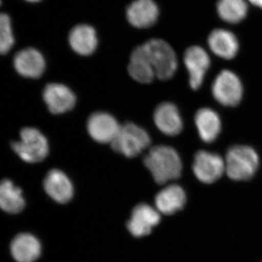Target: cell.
<instances>
[{
    "mask_svg": "<svg viewBox=\"0 0 262 262\" xmlns=\"http://www.w3.org/2000/svg\"><path fill=\"white\" fill-rule=\"evenodd\" d=\"M215 100L225 106H237L242 100L244 87L237 75L232 71L224 70L217 75L212 84Z\"/></svg>",
    "mask_w": 262,
    "mask_h": 262,
    "instance_id": "obj_6",
    "label": "cell"
},
{
    "mask_svg": "<svg viewBox=\"0 0 262 262\" xmlns=\"http://www.w3.org/2000/svg\"><path fill=\"white\" fill-rule=\"evenodd\" d=\"M142 46L156 77L161 80L173 77L178 69L179 59L170 42L161 38H151Z\"/></svg>",
    "mask_w": 262,
    "mask_h": 262,
    "instance_id": "obj_2",
    "label": "cell"
},
{
    "mask_svg": "<svg viewBox=\"0 0 262 262\" xmlns=\"http://www.w3.org/2000/svg\"><path fill=\"white\" fill-rule=\"evenodd\" d=\"M194 123L201 140L208 144L216 140L222 130L220 115L212 108L198 110L194 115Z\"/></svg>",
    "mask_w": 262,
    "mask_h": 262,
    "instance_id": "obj_20",
    "label": "cell"
},
{
    "mask_svg": "<svg viewBox=\"0 0 262 262\" xmlns=\"http://www.w3.org/2000/svg\"><path fill=\"white\" fill-rule=\"evenodd\" d=\"M250 5L247 0H215V16L226 25L244 24L250 16Z\"/></svg>",
    "mask_w": 262,
    "mask_h": 262,
    "instance_id": "obj_14",
    "label": "cell"
},
{
    "mask_svg": "<svg viewBox=\"0 0 262 262\" xmlns=\"http://www.w3.org/2000/svg\"><path fill=\"white\" fill-rule=\"evenodd\" d=\"M127 70L129 75L141 83H149L156 77L142 44L131 51Z\"/></svg>",
    "mask_w": 262,
    "mask_h": 262,
    "instance_id": "obj_22",
    "label": "cell"
},
{
    "mask_svg": "<svg viewBox=\"0 0 262 262\" xmlns=\"http://www.w3.org/2000/svg\"><path fill=\"white\" fill-rule=\"evenodd\" d=\"M88 131L94 140L101 144L112 143L120 128L116 119L103 112L93 114L87 123Z\"/></svg>",
    "mask_w": 262,
    "mask_h": 262,
    "instance_id": "obj_15",
    "label": "cell"
},
{
    "mask_svg": "<svg viewBox=\"0 0 262 262\" xmlns=\"http://www.w3.org/2000/svg\"><path fill=\"white\" fill-rule=\"evenodd\" d=\"M41 251L40 242L32 234H19L10 244V252L17 262H34L40 256Z\"/></svg>",
    "mask_w": 262,
    "mask_h": 262,
    "instance_id": "obj_19",
    "label": "cell"
},
{
    "mask_svg": "<svg viewBox=\"0 0 262 262\" xmlns=\"http://www.w3.org/2000/svg\"><path fill=\"white\" fill-rule=\"evenodd\" d=\"M192 170L200 182L212 184L225 173V159L217 153L201 150L194 155Z\"/></svg>",
    "mask_w": 262,
    "mask_h": 262,
    "instance_id": "obj_10",
    "label": "cell"
},
{
    "mask_svg": "<svg viewBox=\"0 0 262 262\" xmlns=\"http://www.w3.org/2000/svg\"><path fill=\"white\" fill-rule=\"evenodd\" d=\"M20 141H13V151L26 163H37L47 158L49 145L46 136L38 129L25 127L20 134Z\"/></svg>",
    "mask_w": 262,
    "mask_h": 262,
    "instance_id": "obj_4",
    "label": "cell"
},
{
    "mask_svg": "<svg viewBox=\"0 0 262 262\" xmlns=\"http://www.w3.org/2000/svg\"><path fill=\"white\" fill-rule=\"evenodd\" d=\"M15 71L22 77L37 79L46 71V61L42 53L34 48L20 50L13 58Z\"/></svg>",
    "mask_w": 262,
    "mask_h": 262,
    "instance_id": "obj_12",
    "label": "cell"
},
{
    "mask_svg": "<svg viewBox=\"0 0 262 262\" xmlns=\"http://www.w3.org/2000/svg\"><path fill=\"white\" fill-rule=\"evenodd\" d=\"M29 4H39V3H42L44 0H24Z\"/></svg>",
    "mask_w": 262,
    "mask_h": 262,
    "instance_id": "obj_26",
    "label": "cell"
},
{
    "mask_svg": "<svg viewBox=\"0 0 262 262\" xmlns=\"http://www.w3.org/2000/svg\"><path fill=\"white\" fill-rule=\"evenodd\" d=\"M155 125L163 134L169 136L179 135L183 129V120L178 108L170 102L160 103L154 113Z\"/></svg>",
    "mask_w": 262,
    "mask_h": 262,
    "instance_id": "obj_18",
    "label": "cell"
},
{
    "mask_svg": "<svg viewBox=\"0 0 262 262\" xmlns=\"http://www.w3.org/2000/svg\"><path fill=\"white\" fill-rule=\"evenodd\" d=\"M183 62L189 74V85L193 90L199 89L211 65L208 51L199 45L189 46L184 52Z\"/></svg>",
    "mask_w": 262,
    "mask_h": 262,
    "instance_id": "obj_7",
    "label": "cell"
},
{
    "mask_svg": "<svg viewBox=\"0 0 262 262\" xmlns=\"http://www.w3.org/2000/svg\"><path fill=\"white\" fill-rule=\"evenodd\" d=\"M26 202L21 189L8 179L0 182V209L9 213L23 211Z\"/></svg>",
    "mask_w": 262,
    "mask_h": 262,
    "instance_id": "obj_23",
    "label": "cell"
},
{
    "mask_svg": "<svg viewBox=\"0 0 262 262\" xmlns=\"http://www.w3.org/2000/svg\"><path fill=\"white\" fill-rule=\"evenodd\" d=\"M225 173L234 181H248L252 178L259 166L256 150L246 145L229 148L225 158Z\"/></svg>",
    "mask_w": 262,
    "mask_h": 262,
    "instance_id": "obj_3",
    "label": "cell"
},
{
    "mask_svg": "<svg viewBox=\"0 0 262 262\" xmlns=\"http://www.w3.org/2000/svg\"><path fill=\"white\" fill-rule=\"evenodd\" d=\"M160 222L159 211L146 203H141L133 210L127 227L134 237H144L151 233Z\"/></svg>",
    "mask_w": 262,
    "mask_h": 262,
    "instance_id": "obj_13",
    "label": "cell"
},
{
    "mask_svg": "<svg viewBox=\"0 0 262 262\" xmlns=\"http://www.w3.org/2000/svg\"><path fill=\"white\" fill-rule=\"evenodd\" d=\"M43 99L50 112L55 115L70 111L76 103L75 94L67 86L58 83L46 85L43 91Z\"/></svg>",
    "mask_w": 262,
    "mask_h": 262,
    "instance_id": "obj_16",
    "label": "cell"
},
{
    "mask_svg": "<svg viewBox=\"0 0 262 262\" xmlns=\"http://www.w3.org/2000/svg\"><path fill=\"white\" fill-rule=\"evenodd\" d=\"M72 51L78 56H92L97 51L100 38L97 29L91 24L81 23L72 27L67 37Z\"/></svg>",
    "mask_w": 262,
    "mask_h": 262,
    "instance_id": "obj_11",
    "label": "cell"
},
{
    "mask_svg": "<svg viewBox=\"0 0 262 262\" xmlns=\"http://www.w3.org/2000/svg\"><path fill=\"white\" fill-rule=\"evenodd\" d=\"M161 10L156 0H134L125 10L127 21L139 30L153 28L159 21Z\"/></svg>",
    "mask_w": 262,
    "mask_h": 262,
    "instance_id": "obj_8",
    "label": "cell"
},
{
    "mask_svg": "<svg viewBox=\"0 0 262 262\" xmlns=\"http://www.w3.org/2000/svg\"><path fill=\"white\" fill-rule=\"evenodd\" d=\"M206 43L208 50L214 56L227 61L234 59L241 49L238 36L232 29L226 27L211 29L207 35Z\"/></svg>",
    "mask_w": 262,
    "mask_h": 262,
    "instance_id": "obj_9",
    "label": "cell"
},
{
    "mask_svg": "<svg viewBox=\"0 0 262 262\" xmlns=\"http://www.w3.org/2000/svg\"><path fill=\"white\" fill-rule=\"evenodd\" d=\"M46 193L52 199L61 204L68 203L74 195V187L69 177L61 170L53 169L44 180Z\"/></svg>",
    "mask_w": 262,
    "mask_h": 262,
    "instance_id": "obj_17",
    "label": "cell"
},
{
    "mask_svg": "<svg viewBox=\"0 0 262 262\" xmlns=\"http://www.w3.org/2000/svg\"><path fill=\"white\" fill-rule=\"evenodd\" d=\"M150 141L149 134L144 129L132 122H127L120 126L111 144L117 152L127 158H135L149 146Z\"/></svg>",
    "mask_w": 262,
    "mask_h": 262,
    "instance_id": "obj_5",
    "label": "cell"
},
{
    "mask_svg": "<svg viewBox=\"0 0 262 262\" xmlns=\"http://www.w3.org/2000/svg\"><path fill=\"white\" fill-rule=\"evenodd\" d=\"M0 5H1V0H0Z\"/></svg>",
    "mask_w": 262,
    "mask_h": 262,
    "instance_id": "obj_27",
    "label": "cell"
},
{
    "mask_svg": "<svg viewBox=\"0 0 262 262\" xmlns=\"http://www.w3.org/2000/svg\"><path fill=\"white\" fill-rule=\"evenodd\" d=\"M250 6L256 10L262 11V0H247Z\"/></svg>",
    "mask_w": 262,
    "mask_h": 262,
    "instance_id": "obj_25",
    "label": "cell"
},
{
    "mask_svg": "<svg viewBox=\"0 0 262 262\" xmlns=\"http://www.w3.org/2000/svg\"><path fill=\"white\" fill-rule=\"evenodd\" d=\"M186 201V193L178 184H171L164 188L155 198L157 209L165 215H172L182 210Z\"/></svg>",
    "mask_w": 262,
    "mask_h": 262,
    "instance_id": "obj_21",
    "label": "cell"
},
{
    "mask_svg": "<svg viewBox=\"0 0 262 262\" xmlns=\"http://www.w3.org/2000/svg\"><path fill=\"white\" fill-rule=\"evenodd\" d=\"M144 163L159 184L179 179L182 174V160L171 146L159 145L151 148L144 158Z\"/></svg>",
    "mask_w": 262,
    "mask_h": 262,
    "instance_id": "obj_1",
    "label": "cell"
},
{
    "mask_svg": "<svg viewBox=\"0 0 262 262\" xmlns=\"http://www.w3.org/2000/svg\"><path fill=\"white\" fill-rule=\"evenodd\" d=\"M14 44L11 19L7 13H0V55L8 54Z\"/></svg>",
    "mask_w": 262,
    "mask_h": 262,
    "instance_id": "obj_24",
    "label": "cell"
}]
</instances>
